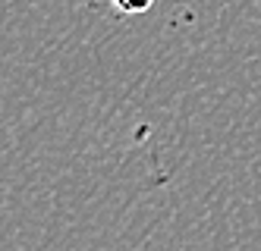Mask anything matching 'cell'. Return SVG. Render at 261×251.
<instances>
[{
	"label": "cell",
	"instance_id": "1",
	"mask_svg": "<svg viewBox=\"0 0 261 251\" xmlns=\"http://www.w3.org/2000/svg\"><path fill=\"white\" fill-rule=\"evenodd\" d=\"M117 13H126V16H136V13H148L154 7V0H110Z\"/></svg>",
	"mask_w": 261,
	"mask_h": 251
}]
</instances>
